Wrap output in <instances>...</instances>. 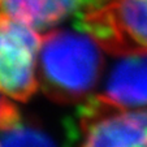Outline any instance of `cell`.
<instances>
[{
  "label": "cell",
  "instance_id": "cell-3",
  "mask_svg": "<svg viewBox=\"0 0 147 147\" xmlns=\"http://www.w3.org/2000/svg\"><path fill=\"white\" fill-rule=\"evenodd\" d=\"M42 42L35 29L0 18V91L11 100H25L38 89Z\"/></svg>",
  "mask_w": 147,
  "mask_h": 147
},
{
  "label": "cell",
  "instance_id": "cell-6",
  "mask_svg": "<svg viewBox=\"0 0 147 147\" xmlns=\"http://www.w3.org/2000/svg\"><path fill=\"white\" fill-rule=\"evenodd\" d=\"M96 98L119 108L147 107V56L120 57Z\"/></svg>",
  "mask_w": 147,
  "mask_h": 147
},
{
  "label": "cell",
  "instance_id": "cell-2",
  "mask_svg": "<svg viewBox=\"0 0 147 147\" xmlns=\"http://www.w3.org/2000/svg\"><path fill=\"white\" fill-rule=\"evenodd\" d=\"M83 30L115 56H147V0H104L83 14Z\"/></svg>",
  "mask_w": 147,
  "mask_h": 147
},
{
  "label": "cell",
  "instance_id": "cell-4",
  "mask_svg": "<svg viewBox=\"0 0 147 147\" xmlns=\"http://www.w3.org/2000/svg\"><path fill=\"white\" fill-rule=\"evenodd\" d=\"M82 129L81 147H147V107L119 108L95 98Z\"/></svg>",
  "mask_w": 147,
  "mask_h": 147
},
{
  "label": "cell",
  "instance_id": "cell-7",
  "mask_svg": "<svg viewBox=\"0 0 147 147\" xmlns=\"http://www.w3.org/2000/svg\"><path fill=\"white\" fill-rule=\"evenodd\" d=\"M0 147H55V144L46 133L18 119L0 129Z\"/></svg>",
  "mask_w": 147,
  "mask_h": 147
},
{
  "label": "cell",
  "instance_id": "cell-8",
  "mask_svg": "<svg viewBox=\"0 0 147 147\" xmlns=\"http://www.w3.org/2000/svg\"><path fill=\"white\" fill-rule=\"evenodd\" d=\"M18 119L20 115L16 107L12 104L11 99L0 91V129L14 124Z\"/></svg>",
  "mask_w": 147,
  "mask_h": 147
},
{
  "label": "cell",
  "instance_id": "cell-5",
  "mask_svg": "<svg viewBox=\"0 0 147 147\" xmlns=\"http://www.w3.org/2000/svg\"><path fill=\"white\" fill-rule=\"evenodd\" d=\"M104 0H0V18L12 20L48 33L72 14L85 9V13Z\"/></svg>",
  "mask_w": 147,
  "mask_h": 147
},
{
  "label": "cell",
  "instance_id": "cell-1",
  "mask_svg": "<svg viewBox=\"0 0 147 147\" xmlns=\"http://www.w3.org/2000/svg\"><path fill=\"white\" fill-rule=\"evenodd\" d=\"M103 47L86 30H51L43 34L39 53V86L60 102L86 96L104 68Z\"/></svg>",
  "mask_w": 147,
  "mask_h": 147
}]
</instances>
